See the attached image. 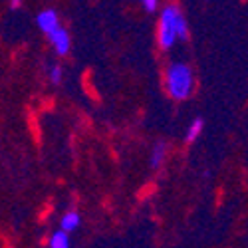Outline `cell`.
I'll use <instances>...</instances> for the list:
<instances>
[{"label": "cell", "instance_id": "1", "mask_svg": "<svg viewBox=\"0 0 248 248\" xmlns=\"http://www.w3.org/2000/svg\"><path fill=\"white\" fill-rule=\"evenodd\" d=\"M159 40L163 48H171L177 38L187 40V22L183 20L181 12L175 6H167L161 14V26H159Z\"/></svg>", "mask_w": 248, "mask_h": 248}, {"label": "cell", "instance_id": "2", "mask_svg": "<svg viewBox=\"0 0 248 248\" xmlns=\"http://www.w3.org/2000/svg\"><path fill=\"white\" fill-rule=\"evenodd\" d=\"M167 88L173 97L185 99L193 90V74L189 66L185 64H173L167 72Z\"/></svg>", "mask_w": 248, "mask_h": 248}, {"label": "cell", "instance_id": "3", "mask_svg": "<svg viewBox=\"0 0 248 248\" xmlns=\"http://www.w3.org/2000/svg\"><path fill=\"white\" fill-rule=\"evenodd\" d=\"M48 38H50V42L54 44V48H56V52H58L60 56L68 54V50H70V36H68L66 30H62V28L58 26L54 32L48 34Z\"/></svg>", "mask_w": 248, "mask_h": 248}, {"label": "cell", "instance_id": "4", "mask_svg": "<svg viewBox=\"0 0 248 248\" xmlns=\"http://www.w3.org/2000/svg\"><path fill=\"white\" fill-rule=\"evenodd\" d=\"M38 26H40V30L46 32V34L54 32V30L58 28V16H56V12H54V10L40 12V16H38Z\"/></svg>", "mask_w": 248, "mask_h": 248}, {"label": "cell", "instance_id": "5", "mask_svg": "<svg viewBox=\"0 0 248 248\" xmlns=\"http://www.w3.org/2000/svg\"><path fill=\"white\" fill-rule=\"evenodd\" d=\"M78 224H79V217H78V213H68L64 218H62V229H64L66 232H68V231H74Z\"/></svg>", "mask_w": 248, "mask_h": 248}, {"label": "cell", "instance_id": "6", "mask_svg": "<svg viewBox=\"0 0 248 248\" xmlns=\"http://www.w3.org/2000/svg\"><path fill=\"white\" fill-rule=\"evenodd\" d=\"M68 244H70V240H68L66 231H64V232H56V234L52 236V240H50V246H52V248H66Z\"/></svg>", "mask_w": 248, "mask_h": 248}, {"label": "cell", "instance_id": "7", "mask_svg": "<svg viewBox=\"0 0 248 248\" xmlns=\"http://www.w3.org/2000/svg\"><path fill=\"white\" fill-rule=\"evenodd\" d=\"M163 155H165V145H163V143H157L155 149H153V153H151V167H153V169L161 165Z\"/></svg>", "mask_w": 248, "mask_h": 248}, {"label": "cell", "instance_id": "8", "mask_svg": "<svg viewBox=\"0 0 248 248\" xmlns=\"http://www.w3.org/2000/svg\"><path fill=\"white\" fill-rule=\"evenodd\" d=\"M201 129H202V119L193 121V125H191V127H189V131H187V141H195V139H197V135L201 133Z\"/></svg>", "mask_w": 248, "mask_h": 248}, {"label": "cell", "instance_id": "9", "mask_svg": "<svg viewBox=\"0 0 248 248\" xmlns=\"http://www.w3.org/2000/svg\"><path fill=\"white\" fill-rule=\"evenodd\" d=\"M50 78H52L54 84H60V79H62V70H60V68H52Z\"/></svg>", "mask_w": 248, "mask_h": 248}, {"label": "cell", "instance_id": "10", "mask_svg": "<svg viewBox=\"0 0 248 248\" xmlns=\"http://www.w3.org/2000/svg\"><path fill=\"white\" fill-rule=\"evenodd\" d=\"M143 4H145V8H147L149 12H153V10L157 8V0H143Z\"/></svg>", "mask_w": 248, "mask_h": 248}, {"label": "cell", "instance_id": "11", "mask_svg": "<svg viewBox=\"0 0 248 248\" xmlns=\"http://www.w3.org/2000/svg\"><path fill=\"white\" fill-rule=\"evenodd\" d=\"M20 2H22V0H12V8H16Z\"/></svg>", "mask_w": 248, "mask_h": 248}]
</instances>
